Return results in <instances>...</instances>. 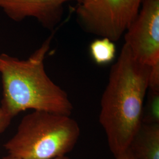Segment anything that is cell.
Wrapping results in <instances>:
<instances>
[{
    "instance_id": "obj_1",
    "label": "cell",
    "mask_w": 159,
    "mask_h": 159,
    "mask_svg": "<svg viewBox=\"0 0 159 159\" xmlns=\"http://www.w3.org/2000/svg\"><path fill=\"white\" fill-rule=\"evenodd\" d=\"M151 67L139 62L124 44L111 66L100 102L99 121L117 157L127 151L142 124Z\"/></svg>"
},
{
    "instance_id": "obj_2",
    "label": "cell",
    "mask_w": 159,
    "mask_h": 159,
    "mask_svg": "<svg viewBox=\"0 0 159 159\" xmlns=\"http://www.w3.org/2000/svg\"><path fill=\"white\" fill-rule=\"evenodd\" d=\"M54 34L26 59L0 54L3 98L1 107L11 118L27 110L70 116L73 106L67 93L46 73L44 60Z\"/></svg>"
},
{
    "instance_id": "obj_3",
    "label": "cell",
    "mask_w": 159,
    "mask_h": 159,
    "mask_svg": "<svg viewBox=\"0 0 159 159\" xmlns=\"http://www.w3.org/2000/svg\"><path fill=\"white\" fill-rule=\"evenodd\" d=\"M80 136L79 125L70 116L35 110L23 117L4 147L20 159H54L72 151Z\"/></svg>"
},
{
    "instance_id": "obj_4",
    "label": "cell",
    "mask_w": 159,
    "mask_h": 159,
    "mask_svg": "<svg viewBox=\"0 0 159 159\" xmlns=\"http://www.w3.org/2000/svg\"><path fill=\"white\" fill-rule=\"evenodd\" d=\"M143 0H81L75 14L87 33L113 42L120 40L140 10Z\"/></svg>"
},
{
    "instance_id": "obj_5",
    "label": "cell",
    "mask_w": 159,
    "mask_h": 159,
    "mask_svg": "<svg viewBox=\"0 0 159 159\" xmlns=\"http://www.w3.org/2000/svg\"><path fill=\"white\" fill-rule=\"evenodd\" d=\"M126 46L139 62L159 65V0H143L136 18L124 34Z\"/></svg>"
},
{
    "instance_id": "obj_6",
    "label": "cell",
    "mask_w": 159,
    "mask_h": 159,
    "mask_svg": "<svg viewBox=\"0 0 159 159\" xmlns=\"http://www.w3.org/2000/svg\"><path fill=\"white\" fill-rule=\"evenodd\" d=\"M81 0H0V8L16 22L34 18L44 29L54 31L62 20L64 5Z\"/></svg>"
},
{
    "instance_id": "obj_7",
    "label": "cell",
    "mask_w": 159,
    "mask_h": 159,
    "mask_svg": "<svg viewBox=\"0 0 159 159\" xmlns=\"http://www.w3.org/2000/svg\"><path fill=\"white\" fill-rule=\"evenodd\" d=\"M129 149L136 159H159V124L142 123Z\"/></svg>"
},
{
    "instance_id": "obj_8",
    "label": "cell",
    "mask_w": 159,
    "mask_h": 159,
    "mask_svg": "<svg viewBox=\"0 0 159 159\" xmlns=\"http://www.w3.org/2000/svg\"><path fill=\"white\" fill-rule=\"evenodd\" d=\"M92 59L98 65H106L112 62L116 56L114 42L107 38L97 39L89 47Z\"/></svg>"
},
{
    "instance_id": "obj_9",
    "label": "cell",
    "mask_w": 159,
    "mask_h": 159,
    "mask_svg": "<svg viewBox=\"0 0 159 159\" xmlns=\"http://www.w3.org/2000/svg\"><path fill=\"white\" fill-rule=\"evenodd\" d=\"M147 95L143 110L142 123L159 124V92L148 90Z\"/></svg>"
},
{
    "instance_id": "obj_10",
    "label": "cell",
    "mask_w": 159,
    "mask_h": 159,
    "mask_svg": "<svg viewBox=\"0 0 159 159\" xmlns=\"http://www.w3.org/2000/svg\"><path fill=\"white\" fill-rule=\"evenodd\" d=\"M12 119V118L6 113L0 106V135L3 133L10 125Z\"/></svg>"
},
{
    "instance_id": "obj_11",
    "label": "cell",
    "mask_w": 159,
    "mask_h": 159,
    "mask_svg": "<svg viewBox=\"0 0 159 159\" xmlns=\"http://www.w3.org/2000/svg\"><path fill=\"white\" fill-rule=\"evenodd\" d=\"M116 159H136L133 154L131 153L130 150L128 149L123 153L121 154L119 156L115 158Z\"/></svg>"
},
{
    "instance_id": "obj_12",
    "label": "cell",
    "mask_w": 159,
    "mask_h": 159,
    "mask_svg": "<svg viewBox=\"0 0 159 159\" xmlns=\"http://www.w3.org/2000/svg\"><path fill=\"white\" fill-rule=\"evenodd\" d=\"M1 159H20L19 158H18L17 157H15L14 156H12L10 154H8L7 156L3 157ZM71 159L70 158H69L68 157H67V156H63V157H58L56 159Z\"/></svg>"
}]
</instances>
